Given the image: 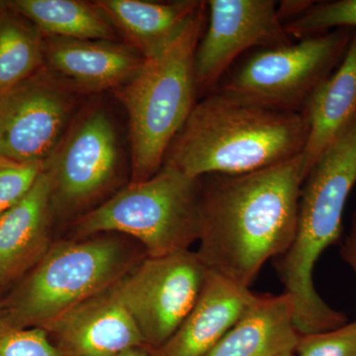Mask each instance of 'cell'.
Here are the masks:
<instances>
[{
	"label": "cell",
	"instance_id": "cell-8",
	"mask_svg": "<svg viewBox=\"0 0 356 356\" xmlns=\"http://www.w3.org/2000/svg\"><path fill=\"white\" fill-rule=\"evenodd\" d=\"M208 269L191 250L143 259L111 291L139 327L146 350L166 343L195 305Z\"/></svg>",
	"mask_w": 356,
	"mask_h": 356
},
{
	"label": "cell",
	"instance_id": "cell-17",
	"mask_svg": "<svg viewBox=\"0 0 356 356\" xmlns=\"http://www.w3.org/2000/svg\"><path fill=\"white\" fill-rule=\"evenodd\" d=\"M301 113L309 129L302 154L307 177L327 147L356 118V31L341 64L314 91Z\"/></svg>",
	"mask_w": 356,
	"mask_h": 356
},
{
	"label": "cell",
	"instance_id": "cell-26",
	"mask_svg": "<svg viewBox=\"0 0 356 356\" xmlns=\"http://www.w3.org/2000/svg\"><path fill=\"white\" fill-rule=\"evenodd\" d=\"M341 259L353 269L356 278V212L351 221L350 233L341 245Z\"/></svg>",
	"mask_w": 356,
	"mask_h": 356
},
{
	"label": "cell",
	"instance_id": "cell-30",
	"mask_svg": "<svg viewBox=\"0 0 356 356\" xmlns=\"http://www.w3.org/2000/svg\"><path fill=\"white\" fill-rule=\"evenodd\" d=\"M1 316H2V310H1V309H0V318H1Z\"/></svg>",
	"mask_w": 356,
	"mask_h": 356
},
{
	"label": "cell",
	"instance_id": "cell-9",
	"mask_svg": "<svg viewBox=\"0 0 356 356\" xmlns=\"http://www.w3.org/2000/svg\"><path fill=\"white\" fill-rule=\"evenodd\" d=\"M119 147L113 122L92 110L70 127L44 163L53 215L72 216L102 197L118 173Z\"/></svg>",
	"mask_w": 356,
	"mask_h": 356
},
{
	"label": "cell",
	"instance_id": "cell-14",
	"mask_svg": "<svg viewBox=\"0 0 356 356\" xmlns=\"http://www.w3.org/2000/svg\"><path fill=\"white\" fill-rule=\"evenodd\" d=\"M44 67L86 91L119 88L136 76L145 58L130 44L103 40L44 37Z\"/></svg>",
	"mask_w": 356,
	"mask_h": 356
},
{
	"label": "cell",
	"instance_id": "cell-16",
	"mask_svg": "<svg viewBox=\"0 0 356 356\" xmlns=\"http://www.w3.org/2000/svg\"><path fill=\"white\" fill-rule=\"evenodd\" d=\"M300 337L289 295H257L247 313L206 356H280L296 353Z\"/></svg>",
	"mask_w": 356,
	"mask_h": 356
},
{
	"label": "cell",
	"instance_id": "cell-22",
	"mask_svg": "<svg viewBox=\"0 0 356 356\" xmlns=\"http://www.w3.org/2000/svg\"><path fill=\"white\" fill-rule=\"evenodd\" d=\"M0 356H62L41 327H15L0 318Z\"/></svg>",
	"mask_w": 356,
	"mask_h": 356
},
{
	"label": "cell",
	"instance_id": "cell-5",
	"mask_svg": "<svg viewBox=\"0 0 356 356\" xmlns=\"http://www.w3.org/2000/svg\"><path fill=\"white\" fill-rule=\"evenodd\" d=\"M142 261L116 236L53 243L9 297L1 321L44 329L65 312L111 289Z\"/></svg>",
	"mask_w": 356,
	"mask_h": 356
},
{
	"label": "cell",
	"instance_id": "cell-28",
	"mask_svg": "<svg viewBox=\"0 0 356 356\" xmlns=\"http://www.w3.org/2000/svg\"><path fill=\"white\" fill-rule=\"evenodd\" d=\"M8 7V1H0V18H1V16L6 13Z\"/></svg>",
	"mask_w": 356,
	"mask_h": 356
},
{
	"label": "cell",
	"instance_id": "cell-19",
	"mask_svg": "<svg viewBox=\"0 0 356 356\" xmlns=\"http://www.w3.org/2000/svg\"><path fill=\"white\" fill-rule=\"evenodd\" d=\"M9 7L31 22L44 37L114 41L115 29L104 14L79 0H14Z\"/></svg>",
	"mask_w": 356,
	"mask_h": 356
},
{
	"label": "cell",
	"instance_id": "cell-2",
	"mask_svg": "<svg viewBox=\"0 0 356 356\" xmlns=\"http://www.w3.org/2000/svg\"><path fill=\"white\" fill-rule=\"evenodd\" d=\"M308 130L299 112L267 108L218 90L195 103L163 165L191 179L254 172L303 154Z\"/></svg>",
	"mask_w": 356,
	"mask_h": 356
},
{
	"label": "cell",
	"instance_id": "cell-11",
	"mask_svg": "<svg viewBox=\"0 0 356 356\" xmlns=\"http://www.w3.org/2000/svg\"><path fill=\"white\" fill-rule=\"evenodd\" d=\"M208 25L194 56L197 91L222 83L231 65L252 49L275 48L291 43L273 0H210Z\"/></svg>",
	"mask_w": 356,
	"mask_h": 356
},
{
	"label": "cell",
	"instance_id": "cell-7",
	"mask_svg": "<svg viewBox=\"0 0 356 356\" xmlns=\"http://www.w3.org/2000/svg\"><path fill=\"white\" fill-rule=\"evenodd\" d=\"M353 33L332 30L298 43L259 49L222 81L219 91L267 108L301 113L341 64Z\"/></svg>",
	"mask_w": 356,
	"mask_h": 356
},
{
	"label": "cell",
	"instance_id": "cell-23",
	"mask_svg": "<svg viewBox=\"0 0 356 356\" xmlns=\"http://www.w3.org/2000/svg\"><path fill=\"white\" fill-rule=\"evenodd\" d=\"M299 356H356V320L332 331L301 334Z\"/></svg>",
	"mask_w": 356,
	"mask_h": 356
},
{
	"label": "cell",
	"instance_id": "cell-20",
	"mask_svg": "<svg viewBox=\"0 0 356 356\" xmlns=\"http://www.w3.org/2000/svg\"><path fill=\"white\" fill-rule=\"evenodd\" d=\"M44 67L43 35L8 7L0 18V90L22 83Z\"/></svg>",
	"mask_w": 356,
	"mask_h": 356
},
{
	"label": "cell",
	"instance_id": "cell-4",
	"mask_svg": "<svg viewBox=\"0 0 356 356\" xmlns=\"http://www.w3.org/2000/svg\"><path fill=\"white\" fill-rule=\"evenodd\" d=\"M206 2L175 41L144 64L117 90L127 110L132 180L142 181L163 168L168 149L194 105V56L205 19Z\"/></svg>",
	"mask_w": 356,
	"mask_h": 356
},
{
	"label": "cell",
	"instance_id": "cell-1",
	"mask_svg": "<svg viewBox=\"0 0 356 356\" xmlns=\"http://www.w3.org/2000/svg\"><path fill=\"white\" fill-rule=\"evenodd\" d=\"M303 156L257 172L200 179L196 254L208 270L250 288L296 235Z\"/></svg>",
	"mask_w": 356,
	"mask_h": 356
},
{
	"label": "cell",
	"instance_id": "cell-27",
	"mask_svg": "<svg viewBox=\"0 0 356 356\" xmlns=\"http://www.w3.org/2000/svg\"><path fill=\"white\" fill-rule=\"evenodd\" d=\"M110 356H149V353L146 348H133V350L122 351L117 355Z\"/></svg>",
	"mask_w": 356,
	"mask_h": 356
},
{
	"label": "cell",
	"instance_id": "cell-24",
	"mask_svg": "<svg viewBox=\"0 0 356 356\" xmlns=\"http://www.w3.org/2000/svg\"><path fill=\"white\" fill-rule=\"evenodd\" d=\"M44 170V163H0V215L27 195Z\"/></svg>",
	"mask_w": 356,
	"mask_h": 356
},
{
	"label": "cell",
	"instance_id": "cell-21",
	"mask_svg": "<svg viewBox=\"0 0 356 356\" xmlns=\"http://www.w3.org/2000/svg\"><path fill=\"white\" fill-rule=\"evenodd\" d=\"M290 38L302 40L337 29L356 31V0L314 2L297 19L284 25Z\"/></svg>",
	"mask_w": 356,
	"mask_h": 356
},
{
	"label": "cell",
	"instance_id": "cell-6",
	"mask_svg": "<svg viewBox=\"0 0 356 356\" xmlns=\"http://www.w3.org/2000/svg\"><path fill=\"white\" fill-rule=\"evenodd\" d=\"M200 179L163 165L81 215L72 225L74 236L123 234L139 241L149 257L189 250L198 241Z\"/></svg>",
	"mask_w": 356,
	"mask_h": 356
},
{
	"label": "cell",
	"instance_id": "cell-31",
	"mask_svg": "<svg viewBox=\"0 0 356 356\" xmlns=\"http://www.w3.org/2000/svg\"><path fill=\"white\" fill-rule=\"evenodd\" d=\"M2 161H3V159L0 158V163H1Z\"/></svg>",
	"mask_w": 356,
	"mask_h": 356
},
{
	"label": "cell",
	"instance_id": "cell-12",
	"mask_svg": "<svg viewBox=\"0 0 356 356\" xmlns=\"http://www.w3.org/2000/svg\"><path fill=\"white\" fill-rule=\"evenodd\" d=\"M44 330L62 356H110L146 348L139 327L111 289L65 312Z\"/></svg>",
	"mask_w": 356,
	"mask_h": 356
},
{
	"label": "cell",
	"instance_id": "cell-25",
	"mask_svg": "<svg viewBox=\"0 0 356 356\" xmlns=\"http://www.w3.org/2000/svg\"><path fill=\"white\" fill-rule=\"evenodd\" d=\"M315 1L307 0H286L277 4L278 17L283 25L287 24L290 21L297 19L300 16L308 10Z\"/></svg>",
	"mask_w": 356,
	"mask_h": 356
},
{
	"label": "cell",
	"instance_id": "cell-18",
	"mask_svg": "<svg viewBox=\"0 0 356 356\" xmlns=\"http://www.w3.org/2000/svg\"><path fill=\"white\" fill-rule=\"evenodd\" d=\"M95 3L113 28L144 58L158 55L184 31L203 1L179 0H99Z\"/></svg>",
	"mask_w": 356,
	"mask_h": 356
},
{
	"label": "cell",
	"instance_id": "cell-29",
	"mask_svg": "<svg viewBox=\"0 0 356 356\" xmlns=\"http://www.w3.org/2000/svg\"><path fill=\"white\" fill-rule=\"evenodd\" d=\"M280 356H299V355H297L296 353H286V355H280Z\"/></svg>",
	"mask_w": 356,
	"mask_h": 356
},
{
	"label": "cell",
	"instance_id": "cell-15",
	"mask_svg": "<svg viewBox=\"0 0 356 356\" xmlns=\"http://www.w3.org/2000/svg\"><path fill=\"white\" fill-rule=\"evenodd\" d=\"M51 184L40 175L22 200L0 215V294L19 282L50 250Z\"/></svg>",
	"mask_w": 356,
	"mask_h": 356
},
{
	"label": "cell",
	"instance_id": "cell-3",
	"mask_svg": "<svg viewBox=\"0 0 356 356\" xmlns=\"http://www.w3.org/2000/svg\"><path fill=\"white\" fill-rule=\"evenodd\" d=\"M356 185V118L327 147L302 186L292 245L278 257L277 273L294 307L300 334L332 331L346 314L330 306L314 284V269L343 233L344 208Z\"/></svg>",
	"mask_w": 356,
	"mask_h": 356
},
{
	"label": "cell",
	"instance_id": "cell-10",
	"mask_svg": "<svg viewBox=\"0 0 356 356\" xmlns=\"http://www.w3.org/2000/svg\"><path fill=\"white\" fill-rule=\"evenodd\" d=\"M74 109L69 89L46 69L0 90V158L46 163L69 130Z\"/></svg>",
	"mask_w": 356,
	"mask_h": 356
},
{
	"label": "cell",
	"instance_id": "cell-13",
	"mask_svg": "<svg viewBox=\"0 0 356 356\" xmlns=\"http://www.w3.org/2000/svg\"><path fill=\"white\" fill-rule=\"evenodd\" d=\"M257 295L208 270L195 305L163 346L149 356H206L254 304Z\"/></svg>",
	"mask_w": 356,
	"mask_h": 356
}]
</instances>
